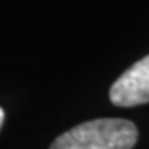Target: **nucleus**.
<instances>
[{
    "label": "nucleus",
    "mask_w": 149,
    "mask_h": 149,
    "mask_svg": "<svg viewBox=\"0 0 149 149\" xmlns=\"http://www.w3.org/2000/svg\"><path fill=\"white\" fill-rule=\"evenodd\" d=\"M110 100L117 107H135L149 102V55L132 64L111 85Z\"/></svg>",
    "instance_id": "nucleus-2"
},
{
    "label": "nucleus",
    "mask_w": 149,
    "mask_h": 149,
    "mask_svg": "<svg viewBox=\"0 0 149 149\" xmlns=\"http://www.w3.org/2000/svg\"><path fill=\"white\" fill-rule=\"evenodd\" d=\"M139 131L125 119H94L65 131L50 149H132Z\"/></svg>",
    "instance_id": "nucleus-1"
},
{
    "label": "nucleus",
    "mask_w": 149,
    "mask_h": 149,
    "mask_svg": "<svg viewBox=\"0 0 149 149\" xmlns=\"http://www.w3.org/2000/svg\"><path fill=\"white\" fill-rule=\"evenodd\" d=\"M3 120H5V113H3L2 108H0V128H2V125H3Z\"/></svg>",
    "instance_id": "nucleus-3"
}]
</instances>
